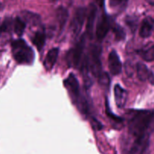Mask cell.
Returning <instances> with one entry per match:
<instances>
[{
	"label": "cell",
	"instance_id": "obj_16",
	"mask_svg": "<svg viewBox=\"0 0 154 154\" xmlns=\"http://www.w3.org/2000/svg\"><path fill=\"white\" fill-rule=\"evenodd\" d=\"M151 71L149 70L147 66L143 63H138L137 64V75L140 81H146L149 79Z\"/></svg>",
	"mask_w": 154,
	"mask_h": 154
},
{
	"label": "cell",
	"instance_id": "obj_14",
	"mask_svg": "<svg viewBox=\"0 0 154 154\" xmlns=\"http://www.w3.org/2000/svg\"><path fill=\"white\" fill-rule=\"evenodd\" d=\"M69 17V13L64 7H59L56 11V20L60 30L63 29Z\"/></svg>",
	"mask_w": 154,
	"mask_h": 154
},
{
	"label": "cell",
	"instance_id": "obj_3",
	"mask_svg": "<svg viewBox=\"0 0 154 154\" xmlns=\"http://www.w3.org/2000/svg\"><path fill=\"white\" fill-rule=\"evenodd\" d=\"M101 50L98 46H93L88 56L86 57L87 63L90 72L96 77H100L102 74L101 60H100Z\"/></svg>",
	"mask_w": 154,
	"mask_h": 154
},
{
	"label": "cell",
	"instance_id": "obj_5",
	"mask_svg": "<svg viewBox=\"0 0 154 154\" xmlns=\"http://www.w3.org/2000/svg\"><path fill=\"white\" fill-rule=\"evenodd\" d=\"M84 47H85V36H82L73 49L71 50L69 57V63L70 66H75V67L79 66L83 55Z\"/></svg>",
	"mask_w": 154,
	"mask_h": 154
},
{
	"label": "cell",
	"instance_id": "obj_13",
	"mask_svg": "<svg viewBox=\"0 0 154 154\" xmlns=\"http://www.w3.org/2000/svg\"><path fill=\"white\" fill-rule=\"evenodd\" d=\"M58 54L59 49L57 48H54L48 51L45 60H44V66L47 70H51L54 67V64L57 61Z\"/></svg>",
	"mask_w": 154,
	"mask_h": 154
},
{
	"label": "cell",
	"instance_id": "obj_4",
	"mask_svg": "<svg viewBox=\"0 0 154 154\" xmlns=\"http://www.w3.org/2000/svg\"><path fill=\"white\" fill-rule=\"evenodd\" d=\"M86 17V9L85 8H78L75 10L71 21V32L74 36H77L80 33Z\"/></svg>",
	"mask_w": 154,
	"mask_h": 154
},
{
	"label": "cell",
	"instance_id": "obj_23",
	"mask_svg": "<svg viewBox=\"0 0 154 154\" xmlns=\"http://www.w3.org/2000/svg\"><path fill=\"white\" fill-rule=\"evenodd\" d=\"M146 2L149 3V5H154V0H146Z\"/></svg>",
	"mask_w": 154,
	"mask_h": 154
},
{
	"label": "cell",
	"instance_id": "obj_24",
	"mask_svg": "<svg viewBox=\"0 0 154 154\" xmlns=\"http://www.w3.org/2000/svg\"><path fill=\"white\" fill-rule=\"evenodd\" d=\"M4 31V29H3V27H2V25H1V26H0V34H1V32H3Z\"/></svg>",
	"mask_w": 154,
	"mask_h": 154
},
{
	"label": "cell",
	"instance_id": "obj_7",
	"mask_svg": "<svg viewBox=\"0 0 154 154\" xmlns=\"http://www.w3.org/2000/svg\"><path fill=\"white\" fill-rule=\"evenodd\" d=\"M64 85L76 101L81 98L79 82L73 74L70 73L68 75L67 78L64 80Z\"/></svg>",
	"mask_w": 154,
	"mask_h": 154
},
{
	"label": "cell",
	"instance_id": "obj_8",
	"mask_svg": "<svg viewBox=\"0 0 154 154\" xmlns=\"http://www.w3.org/2000/svg\"><path fill=\"white\" fill-rule=\"evenodd\" d=\"M110 28V22L109 19L106 14H103L100 17L97 26H96L95 30V35L98 39H102L104 38L107 34Z\"/></svg>",
	"mask_w": 154,
	"mask_h": 154
},
{
	"label": "cell",
	"instance_id": "obj_15",
	"mask_svg": "<svg viewBox=\"0 0 154 154\" xmlns=\"http://www.w3.org/2000/svg\"><path fill=\"white\" fill-rule=\"evenodd\" d=\"M45 39H46V35H45V32H42V31H38L34 34L32 42L33 45L36 47L38 51H41L45 45Z\"/></svg>",
	"mask_w": 154,
	"mask_h": 154
},
{
	"label": "cell",
	"instance_id": "obj_22",
	"mask_svg": "<svg viewBox=\"0 0 154 154\" xmlns=\"http://www.w3.org/2000/svg\"><path fill=\"white\" fill-rule=\"evenodd\" d=\"M104 1L105 0H95L96 4H97V5H99L100 7L103 6V4H104Z\"/></svg>",
	"mask_w": 154,
	"mask_h": 154
},
{
	"label": "cell",
	"instance_id": "obj_10",
	"mask_svg": "<svg viewBox=\"0 0 154 154\" xmlns=\"http://www.w3.org/2000/svg\"><path fill=\"white\" fill-rule=\"evenodd\" d=\"M96 16H97V7L94 4H91L88 9V15H87L86 22V31L89 38H92L94 35V23H95Z\"/></svg>",
	"mask_w": 154,
	"mask_h": 154
},
{
	"label": "cell",
	"instance_id": "obj_1",
	"mask_svg": "<svg viewBox=\"0 0 154 154\" xmlns=\"http://www.w3.org/2000/svg\"><path fill=\"white\" fill-rule=\"evenodd\" d=\"M154 117V112L149 110L137 111L128 122L129 131L136 138L146 135V131Z\"/></svg>",
	"mask_w": 154,
	"mask_h": 154
},
{
	"label": "cell",
	"instance_id": "obj_9",
	"mask_svg": "<svg viewBox=\"0 0 154 154\" xmlns=\"http://www.w3.org/2000/svg\"><path fill=\"white\" fill-rule=\"evenodd\" d=\"M149 146V138L146 134L136 138L128 154H144Z\"/></svg>",
	"mask_w": 154,
	"mask_h": 154
},
{
	"label": "cell",
	"instance_id": "obj_17",
	"mask_svg": "<svg viewBox=\"0 0 154 154\" xmlns=\"http://www.w3.org/2000/svg\"><path fill=\"white\" fill-rule=\"evenodd\" d=\"M138 54L146 61L154 60V45L138 51Z\"/></svg>",
	"mask_w": 154,
	"mask_h": 154
},
{
	"label": "cell",
	"instance_id": "obj_20",
	"mask_svg": "<svg viewBox=\"0 0 154 154\" xmlns=\"http://www.w3.org/2000/svg\"><path fill=\"white\" fill-rule=\"evenodd\" d=\"M114 33H115L116 38L118 40H122L125 37V34L122 28L119 26H116L113 28Z\"/></svg>",
	"mask_w": 154,
	"mask_h": 154
},
{
	"label": "cell",
	"instance_id": "obj_2",
	"mask_svg": "<svg viewBox=\"0 0 154 154\" xmlns=\"http://www.w3.org/2000/svg\"><path fill=\"white\" fill-rule=\"evenodd\" d=\"M13 56L16 61L21 64H31L35 58L32 48L23 39L14 40L11 44Z\"/></svg>",
	"mask_w": 154,
	"mask_h": 154
},
{
	"label": "cell",
	"instance_id": "obj_12",
	"mask_svg": "<svg viewBox=\"0 0 154 154\" xmlns=\"http://www.w3.org/2000/svg\"><path fill=\"white\" fill-rule=\"evenodd\" d=\"M114 97L118 107L122 108L125 106L127 100V92L119 85H116L114 87Z\"/></svg>",
	"mask_w": 154,
	"mask_h": 154
},
{
	"label": "cell",
	"instance_id": "obj_19",
	"mask_svg": "<svg viewBox=\"0 0 154 154\" xmlns=\"http://www.w3.org/2000/svg\"><path fill=\"white\" fill-rule=\"evenodd\" d=\"M128 0H109V6L112 9L120 11L124 9Z\"/></svg>",
	"mask_w": 154,
	"mask_h": 154
},
{
	"label": "cell",
	"instance_id": "obj_21",
	"mask_svg": "<svg viewBox=\"0 0 154 154\" xmlns=\"http://www.w3.org/2000/svg\"><path fill=\"white\" fill-rule=\"evenodd\" d=\"M106 114H107L108 116H109V117H111L112 119H113L114 120L116 121H121L120 118H119L118 116H115L114 114H112V112H110V110L109 109V106H107V103H106Z\"/></svg>",
	"mask_w": 154,
	"mask_h": 154
},
{
	"label": "cell",
	"instance_id": "obj_18",
	"mask_svg": "<svg viewBox=\"0 0 154 154\" xmlns=\"http://www.w3.org/2000/svg\"><path fill=\"white\" fill-rule=\"evenodd\" d=\"M14 32L17 34V35H23V32L26 28V23L25 22L22 20L20 17H16L14 20Z\"/></svg>",
	"mask_w": 154,
	"mask_h": 154
},
{
	"label": "cell",
	"instance_id": "obj_6",
	"mask_svg": "<svg viewBox=\"0 0 154 154\" xmlns=\"http://www.w3.org/2000/svg\"><path fill=\"white\" fill-rule=\"evenodd\" d=\"M108 66L109 72L112 75H117L122 72V62L116 51L114 50L111 51L108 56Z\"/></svg>",
	"mask_w": 154,
	"mask_h": 154
},
{
	"label": "cell",
	"instance_id": "obj_11",
	"mask_svg": "<svg viewBox=\"0 0 154 154\" xmlns=\"http://www.w3.org/2000/svg\"><path fill=\"white\" fill-rule=\"evenodd\" d=\"M154 27V19L151 17H146L142 21L139 29V35L142 38H148L152 34Z\"/></svg>",
	"mask_w": 154,
	"mask_h": 154
}]
</instances>
